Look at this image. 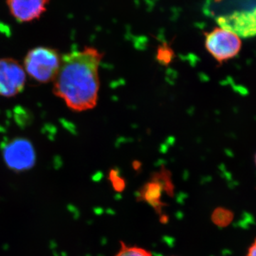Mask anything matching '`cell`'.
Instances as JSON below:
<instances>
[{
    "mask_svg": "<svg viewBox=\"0 0 256 256\" xmlns=\"http://www.w3.org/2000/svg\"><path fill=\"white\" fill-rule=\"evenodd\" d=\"M255 162H256V156H255Z\"/></svg>",
    "mask_w": 256,
    "mask_h": 256,
    "instance_id": "5bb4252c",
    "label": "cell"
},
{
    "mask_svg": "<svg viewBox=\"0 0 256 256\" xmlns=\"http://www.w3.org/2000/svg\"><path fill=\"white\" fill-rule=\"evenodd\" d=\"M3 159L6 166L15 172L31 170L36 162V152L33 144L24 138H16L3 148Z\"/></svg>",
    "mask_w": 256,
    "mask_h": 256,
    "instance_id": "277c9868",
    "label": "cell"
},
{
    "mask_svg": "<svg viewBox=\"0 0 256 256\" xmlns=\"http://www.w3.org/2000/svg\"><path fill=\"white\" fill-rule=\"evenodd\" d=\"M50 0H6L10 14L21 23L38 20L46 11Z\"/></svg>",
    "mask_w": 256,
    "mask_h": 256,
    "instance_id": "52a82bcc",
    "label": "cell"
},
{
    "mask_svg": "<svg viewBox=\"0 0 256 256\" xmlns=\"http://www.w3.org/2000/svg\"><path fill=\"white\" fill-rule=\"evenodd\" d=\"M246 256H256V238L249 248Z\"/></svg>",
    "mask_w": 256,
    "mask_h": 256,
    "instance_id": "4fadbf2b",
    "label": "cell"
},
{
    "mask_svg": "<svg viewBox=\"0 0 256 256\" xmlns=\"http://www.w3.org/2000/svg\"><path fill=\"white\" fill-rule=\"evenodd\" d=\"M26 84V72L12 58H0V96L11 98L20 94Z\"/></svg>",
    "mask_w": 256,
    "mask_h": 256,
    "instance_id": "5b68a950",
    "label": "cell"
},
{
    "mask_svg": "<svg viewBox=\"0 0 256 256\" xmlns=\"http://www.w3.org/2000/svg\"><path fill=\"white\" fill-rule=\"evenodd\" d=\"M171 192L172 190L170 172L166 170H162L156 173L150 182L146 184L140 192L142 200L148 202L156 210H161L164 205L161 201L162 193L163 188Z\"/></svg>",
    "mask_w": 256,
    "mask_h": 256,
    "instance_id": "ba28073f",
    "label": "cell"
},
{
    "mask_svg": "<svg viewBox=\"0 0 256 256\" xmlns=\"http://www.w3.org/2000/svg\"><path fill=\"white\" fill-rule=\"evenodd\" d=\"M232 214L224 208H217L212 214V220L217 226H224L232 220Z\"/></svg>",
    "mask_w": 256,
    "mask_h": 256,
    "instance_id": "30bf717a",
    "label": "cell"
},
{
    "mask_svg": "<svg viewBox=\"0 0 256 256\" xmlns=\"http://www.w3.org/2000/svg\"><path fill=\"white\" fill-rule=\"evenodd\" d=\"M104 54L94 47L62 56L53 92L74 111L94 108L98 98L99 66Z\"/></svg>",
    "mask_w": 256,
    "mask_h": 256,
    "instance_id": "6da1fadb",
    "label": "cell"
},
{
    "mask_svg": "<svg viewBox=\"0 0 256 256\" xmlns=\"http://www.w3.org/2000/svg\"><path fill=\"white\" fill-rule=\"evenodd\" d=\"M116 256H152L150 252L137 246H128L121 242V247Z\"/></svg>",
    "mask_w": 256,
    "mask_h": 256,
    "instance_id": "9c48e42d",
    "label": "cell"
},
{
    "mask_svg": "<svg viewBox=\"0 0 256 256\" xmlns=\"http://www.w3.org/2000/svg\"><path fill=\"white\" fill-rule=\"evenodd\" d=\"M216 22L220 28L235 34L240 38L256 36V8L222 15L216 18Z\"/></svg>",
    "mask_w": 256,
    "mask_h": 256,
    "instance_id": "8992f818",
    "label": "cell"
},
{
    "mask_svg": "<svg viewBox=\"0 0 256 256\" xmlns=\"http://www.w3.org/2000/svg\"><path fill=\"white\" fill-rule=\"evenodd\" d=\"M205 48L214 60L222 64L238 56L242 48L240 37L222 28L205 33Z\"/></svg>",
    "mask_w": 256,
    "mask_h": 256,
    "instance_id": "3957f363",
    "label": "cell"
},
{
    "mask_svg": "<svg viewBox=\"0 0 256 256\" xmlns=\"http://www.w3.org/2000/svg\"><path fill=\"white\" fill-rule=\"evenodd\" d=\"M111 182L114 185V188L116 191L121 192L124 190V182L122 178H120L118 173L116 171L111 172L110 174Z\"/></svg>",
    "mask_w": 256,
    "mask_h": 256,
    "instance_id": "7c38bea8",
    "label": "cell"
},
{
    "mask_svg": "<svg viewBox=\"0 0 256 256\" xmlns=\"http://www.w3.org/2000/svg\"><path fill=\"white\" fill-rule=\"evenodd\" d=\"M172 54L173 52L171 48L168 45L164 44L160 47L159 50H158V57L160 62L168 63L171 60Z\"/></svg>",
    "mask_w": 256,
    "mask_h": 256,
    "instance_id": "8fae6325",
    "label": "cell"
},
{
    "mask_svg": "<svg viewBox=\"0 0 256 256\" xmlns=\"http://www.w3.org/2000/svg\"><path fill=\"white\" fill-rule=\"evenodd\" d=\"M62 56L58 50L46 46L32 48L24 60V68L31 78L46 84L54 82L62 64Z\"/></svg>",
    "mask_w": 256,
    "mask_h": 256,
    "instance_id": "7a4b0ae2",
    "label": "cell"
}]
</instances>
